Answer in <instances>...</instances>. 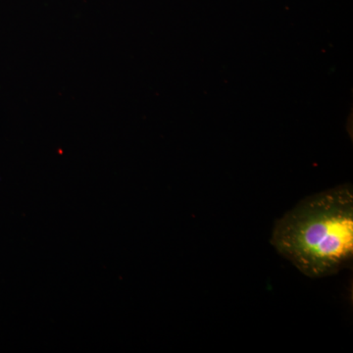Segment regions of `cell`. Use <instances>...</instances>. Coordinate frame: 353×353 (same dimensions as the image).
Listing matches in <instances>:
<instances>
[{"instance_id": "1", "label": "cell", "mask_w": 353, "mask_h": 353, "mask_svg": "<svg viewBox=\"0 0 353 353\" xmlns=\"http://www.w3.org/2000/svg\"><path fill=\"white\" fill-rule=\"evenodd\" d=\"M271 245L303 275L321 279L353 259V192L339 185L303 199L276 222Z\"/></svg>"}]
</instances>
